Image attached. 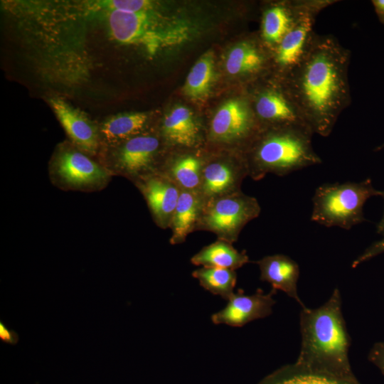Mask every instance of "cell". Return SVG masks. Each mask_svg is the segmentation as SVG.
Listing matches in <instances>:
<instances>
[{"label":"cell","mask_w":384,"mask_h":384,"mask_svg":"<svg viewBox=\"0 0 384 384\" xmlns=\"http://www.w3.org/2000/svg\"><path fill=\"white\" fill-rule=\"evenodd\" d=\"M350 59L334 36L316 34L306 57L284 79L314 134L328 137L351 103Z\"/></svg>","instance_id":"6da1fadb"},{"label":"cell","mask_w":384,"mask_h":384,"mask_svg":"<svg viewBox=\"0 0 384 384\" xmlns=\"http://www.w3.org/2000/svg\"><path fill=\"white\" fill-rule=\"evenodd\" d=\"M341 306V296L336 288L321 306L302 307L301 347L296 364L311 371L351 380L348 376L351 339Z\"/></svg>","instance_id":"7a4b0ae2"},{"label":"cell","mask_w":384,"mask_h":384,"mask_svg":"<svg viewBox=\"0 0 384 384\" xmlns=\"http://www.w3.org/2000/svg\"><path fill=\"white\" fill-rule=\"evenodd\" d=\"M314 134L297 127L261 129L242 154L248 176L259 181L268 174L282 176L321 164L311 143Z\"/></svg>","instance_id":"3957f363"},{"label":"cell","mask_w":384,"mask_h":384,"mask_svg":"<svg viewBox=\"0 0 384 384\" xmlns=\"http://www.w3.org/2000/svg\"><path fill=\"white\" fill-rule=\"evenodd\" d=\"M107 25L111 36L122 44L138 45L150 55L174 48L189 41L193 28L186 20L155 11H109Z\"/></svg>","instance_id":"277c9868"},{"label":"cell","mask_w":384,"mask_h":384,"mask_svg":"<svg viewBox=\"0 0 384 384\" xmlns=\"http://www.w3.org/2000/svg\"><path fill=\"white\" fill-rule=\"evenodd\" d=\"M381 194L370 178L321 185L312 198L311 220L326 227L349 230L366 220L363 206L367 200Z\"/></svg>","instance_id":"5b68a950"},{"label":"cell","mask_w":384,"mask_h":384,"mask_svg":"<svg viewBox=\"0 0 384 384\" xmlns=\"http://www.w3.org/2000/svg\"><path fill=\"white\" fill-rule=\"evenodd\" d=\"M166 145L158 134L146 132L116 146L105 148L100 161L113 176L137 181L159 174L166 156L161 155Z\"/></svg>","instance_id":"8992f818"},{"label":"cell","mask_w":384,"mask_h":384,"mask_svg":"<svg viewBox=\"0 0 384 384\" xmlns=\"http://www.w3.org/2000/svg\"><path fill=\"white\" fill-rule=\"evenodd\" d=\"M93 156L72 145H61L48 166L49 178L63 191H100L111 181L113 175Z\"/></svg>","instance_id":"52a82bcc"},{"label":"cell","mask_w":384,"mask_h":384,"mask_svg":"<svg viewBox=\"0 0 384 384\" xmlns=\"http://www.w3.org/2000/svg\"><path fill=\"white\" fill-rule=\"evenodd\" d=\"M260 212L257 200L242 191L220 196L203 203L195 231L211 232L218 239L233 244Z\"/></svg>","instance_id":"ba28073f"},{"label":"cell","mask_w":384,"mask_h":384,"mask_svg":"<svg viewBox=\"0 0 384 384\" xmlns=\"http://www.w3.org/2000/svg\"><path fill=\"white\" fill-rule=\"evenodd\" d=\"M251 100L261 129L297 127L311 131L284 79L274 75L267 84L257 87Z\"/></svg>","instance_id":"9c48e42d"},{"label":"cell","mask_w":384,"mask_h":384,"mask_svg":"<svg viewBox=\"0 0 384 384\" xmlns=\"http://www.w3.org/2000/svg\"><path fill=\"white\" fill-rule=\"evenodd\" d=\"M260 129L250 100L236 97L226 101L215 113L206 139L213 145L241 144L245 148Z\"/></svg>","instance_id":"30bf717a"},{"label":"cell","mask_w":384,"mask_h":384,"mask_svg":"<svg viewBox=\"0 0 384 384\" xmlns=\"http://www.w3.org/2000/svg\"><path fill=\"white\" fill-rule=\"evenodd\" d=\"M337 2L334 0H311L308 9L285 35L272 54V67L275 76L285 79L304 60L316 33L314 31L316 17L324 8Z\"/></svg>","instance_id":"8fae6325"},{"label":"cell","mask_w":384,"mask_h":384,"mask_svg":"<svg viewBox=\"0 0 384 384\" xmlns=\"http://www.w3.org/2000/svg\"><path fill=\"white\" fill-rule=\"evenodd\" d=\"M206 156L198 194L203 203L210 199L241 191L248 171L242 154L229 156Z\"/></svg>","instance_id":"7c38bea8"},{"label":"cell","mask_w":384,"mask_h":384,"mask_svg":"<svg viewBox=\"0 0 384 384\" xmlns=\"http://www.w3.org/2000/svg\"><path fill=\"white\" fill-rule=\"evenodd\" d=\"M276 292L272 289L268 294H264L258 289L256 293L247 295L239 289L228 299L224 309L211 316V320L215 324L240 327L253 320L267 317L272 314L276 303L273 298Z\"/></svg>","instance_id":"4fadbf2b"},{"label":"cell","mask_w":384,"mask_h":384,"mask_svg":"<svg viewBox=\"0 0 384 384\" xmlns=\"http://www.w3.org/2000/svg\"><path fill=\"white\" fill-rule=\"evenodd\" d=\"M311 0L282 1L265 7L261 20L260 39L272 54L303 14Z\"/></svg>","instance_id":"5bb4252c"},{"label":"cell","mask_w":384,"mask_h":384,"mask_svg":"<svg viewBox=\"0 0 384 384\" xmlns=\"http://www.w3.org/2000/svg\"><path fill=\"white\" fill-rule=\"evenodd\" d=\"M134 185L145 199L155 224L161 229L169 228L181 190L159 174L141 178Z\"/></svg>","instance_id":"9a60e30c"},{"label":"cell","mask_w":384,"mask_h":384,"mask_svg":"<svg viewBox=\"0 0 384 384\" xmlns=\"http://www.w3.org/2000/svg\"><path fill=\"white\" fill-rule=\"evenodd\" d=\"M48 101L72 144L86 154L96 156L101 147L98 127L63 99L54 97Z\"/></svg>","instance_id":"2e32d148"},{"label":"cell","mask_w":384,"mask_h":384,"mask_svg":"<svg viewBox=\"0 0 384 384\" xmlns=\"http://www.w3.org/2000/svg\"><path fill=\"white\" fill-rule=\"evenodd\" d=\"M159 137L166 146L178 149H198L202 140L201 127L193 112L178 105L162 120Z\"/></svg>","instance_id":"e0dca14e"},{"label":"cell","mask_w":384,"mask_h":384,"mask_svg":"<svg viewBox=\"0 0 384 384\" xmlns=\"http://www.w3.org/2000/svg\"><path fill=\"white\" fill-rule=\"evenodd\" d=\"M272 65V54L261 41L242 40L230 49L225 60V68L233 75L257 77Z\"/></svg>","instance_id":"ac0fdd59"},{"label":"cell","mask_w":384,"mask_h":384,"mask_svg":"<svg viewBox=\"0 0 384 384\" xmlns=\"http://www.w3.org/2000/svg\"><path fill=\"white\" fill-rule=\"evenodd\" d=\"M194 150L184 149V152L166 156L159 174L173 181L181 191L198 192L206 156Z\"/></svg>","instance_id":"d6986e66"},{"label":"cell","mask_w":384,"mask_h":384,"mask_svg":"<svg viewBox=\"0 0 384 384\" xmlns=\"http://www.w3.org/2000/svg\"><path fill=\"white\" fill-rule=\"evenodd\" d=\"M255 263L259 267L262 281L270 283L275 291L285 292L302 307L304 306L297 293L299 267L294 260L287 255L276 254L265 256Z\"/></svg>","instance_id":"ffe728a7"},{"label":"cell","mask_w":384,"mask_h":384,"mask_svg":"<svg viewBox=\"0 0 384 384\" xmlns=\"http://www.w3.org/2000/svg\"><path fill=\"white\" fill-rule=\"evenodd\" d=\"M146 112H127L112 116L98 127L101 146L112 147L147 131Z\"/></svg>","instance_id":"44dd1931"},{"label":"cell","mask_w":384,"mask_h":384,"mask_svg":"<svg viewBox=\"0 0 384 384\" xmlns=\"http://www.w3.org/2000/svg\"><path fill=\"white\" fill-rule=\"evenodd\" d=\"M203 201L197 191H181L170 225V244L184 242L189 234L194 232Z\"/></svg>","instance_id":"7402d4cb"},{"label":"cell","mask_w":384,"mask_h":384,"mask_svg":"<svg viewBox=\"0 0 384 384\" xmlns=\"http://www.w3.org/2000/svg\"><path fill=\"white\" fill-rule=\"evenodd\" d=\"M245 250L239 252L231 243L217 239L203 247L191 258L196 266L220 267L235 270L249 262Z\"/></svg>","instance_id":"603a6c76"},{"label":"cell","mask_w":384,"mask_h":384,"mask_svg":"<svg viewBox=\"0 0 384 384\" xmlns=\"http://www.w3.org/2000/svg\"><path fill=\"white\" fill-rule=\"evenodd\" d=\"M213 79V55L211 51H207L190 70L183 87L184 95L193 100L205 98L210 92Z\"/></svg>","instance_id":"cb8c5ba5"},{"label":"cell","mask_w":384,"mask_h":384,"mask_svg":"<svg viewBox=\"0 0 384 384\" xmlns=\"http://www.w3.org/2000/svg\"><path fill=\"white\" fill-rule=\"evenodd\" d=\"M262 384H357L344 379L305 369L298 365L281 370Z\"/></svg>","instance_id":"d4e9b609"},{"label":"cell","mask_w":384,"mask_h":384,"mask_svg":"<svg viewBox=\"0 0 384 384\" xmlns=\"http://www.w3.org/2000/svg\"><path fill=\"white\" fill-rule=\"evenodd\" d=\"M192 276L197 279L200 285L213 294L228 299L234 293L237 281L235 270L203 267L195 270Z\"/></svg>","instance_id":"484cf974"},{"label":"cell","mask_w":384,"mask_h":384,"mask_svg":"<svg viewBox=\"0 0 384 384\" xmlns=\"http://www.w3.org/2000/svg\"><path fill=\"white\" fill-rule=\"evenodd\" d=\"M95 9L109 11L142 12L154 11L155 4L146 0H110L100 1L94 4Z\"/></svg>","instance_id":"4316f807"},{"label":"cell","mask_w":384,"mask_h":384,"mask_svg":"<svg viewBox=\"0 0 384 384\" xmlns=\"http://www.w3.org/2000/svg\"><path fill=\"white\" fill-rule=\"evenodd\" d=\"M384 252V235L383 238L373 243L360 255L352 263L351 267L355 268L361 263Z\"/></svg>","instance_id":"83f0119b"},{"label":"cell","mask_w":384,"mask_h":384,"mask_svg":"<svg viewBox=\"0 0 384 384\" xmlns=\"http://www.w3.org/2000/svg\"><path fill=\"white\" fill-rule=\"evenodd\" d=\"M368 358L384 373V341L373 345L369 351Z\"/></svg>","instance_id":"f1b7e54d"},{"label":"cell","mask_w":384,"mask_h":384,"mask_svg":"<svg viewBox=\"0 0 384 384\" xmlns=\"http://www.w3.org/2000/svg\"><path fill=\"white\" fill-rule=\"evenodd\" d=\"M18 334L14 330L9 329L0 321V340L4 343L15 345L18 341Z\"/></svg>","instance_id":"f546056e"},{"label":"cell","mask_w":384,"mask_h":384,"mask_svg":"<svg viewBox=\"0 0 384 384\" xmlns=\"http://www.w3.org/2000/svg\"><path fill=\"white\" fill-rule=\"evenodd\" d=\"M371 2L380 22L384 25V0H372Z\"/></svg>","instance_id":"4dcf8cb0"},{"label":"cell","mask_w":384,"mask_h":384,"mask_svg":"<svg viewBox=\"0 0 384 384\" xmlns=\"http://www.w3.org/2000/svg\"><path fill=\"white\" fill-rule=\"evenodd\" d=\"M381 196L384 199V191H382ZM377 233L381 235H384V212L383 217L381 218L380 222L377 225Z\"/></svg>","instance_id":"1f68e13d"},{"label":"cell","mask_w":384,"mask_h":384,"mask_svg":"<svg viewBox=\"0 0 384 384\" xmlns=\"http://www.w3.org/2000/svg\"><path fill=\"white\" fill-rule=\"evenodd\" d=\"M383 148H384V144L381 146H379L377 149H376V151H378V150H380L382 149Z\"/></svg>","instance_id":"d6a6232c"}]
</instances>
